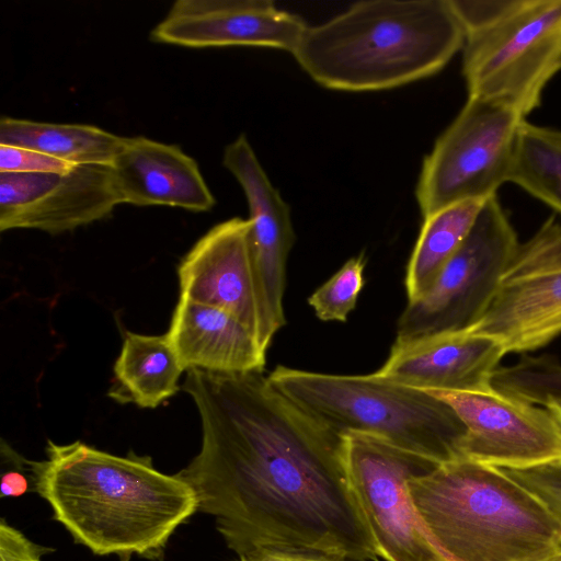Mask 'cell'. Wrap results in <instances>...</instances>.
I'll return each instance as SVG.
<instances>
[{
	"instance_id": "5",
	"label": "cell",
	"mask_w": 561,
	"mask_h": 561,
	"mask_svg": "<svg viewBox=\"0 0 561 561\" xmlns=\"http://www.w3.org/2000/svg\"><path fill=\"white\" fill-rule=\"evenodd\" d=\"M271 383L342 436L381 437L438 463L461 458L466 427L434 394L369 375H334L278 366Z\"/></svg>"
},
{
	"instance_id": "21",
	"label": "cell",
	"mask_w": 561,
	"mask_h": 561,
	"mask_svg": "<svg viewBox=\"0 0 561 561\" xmlns=\"http://www.w3.org/2000/svg\"><path fill=\"white\" fill-rule=\"evenodd\" d=\"M486 199L456 203L423 218L421 232L407 267L408 302L417 300L432 287L444 266L468 237Z\"/></svg>"
},
{
	"instance_id": "8",
	"label": "cell",
	"mask_w": 561,
	"mask_h": 561,
	"mask_svg": "<svg viewBox=\"0 0 561 561\" xmlns=\"http://www.w3.org/2000/svg\"><path fill=\"white\" fill-rule=\"evenodd\" d=\"M519 244L497 195L489 197L432 287L408 302L398 320L394 343L469 329L492 299Z\"/></svg>"
},
{
	"instance_id": "23",
	"label": "cell",
	"mask_w": 561,
	"mask_h": 561,
	"mask_svg": "<svg viewBox=\"0 0 561 561\" xmlns=\"http://www.w3.org/2000/svg\"><path fill=\"white\" fill-rule=\"evenodd\" d=\"M364 253L351 257L308 298V304L322 321L345 322L355 308L364 287Z\"/></svg>"
},
{
	"instance_id": "25",
	"label": "cell",
	"mask_w": 561,
	"mask_h": 561,
	"mask_svg": "<svg viewBox=\"0 0 561 561\" xmlns=\"http://www.w3.org/2000/svg\"><path fill=\"white\" fill-rule=\"evenodd\" d=\"M1 499L19 497L34 491L33 460L20 455L4 439L0 444Z\"/></svg>"
},
{
	"instance_id": "27",
	"label": "cell",
	"mask_w": 561,
	"mask_h": 561,
	"mask_svg": "<svg viewBox=\"0 0 561 561\" xmlns=\"http://www.w3.org/2000/svg\"><path fill=\"white\" fill-rule=\"evenodd\" d=\"M53 549L39 546L20 530L0 523V561H42V557Z\"/></svg>"
},
{
	"instance_id": "12",
	"label": "cell",
	"mask_w": 561,
	"mask_h": 561,
	"mask_svg": "<svg viewBox=\"0 0 561 561\" xmlns=\"http://www.w3.org/2000/svg\"><path fill=\"white\" fill-rule=\"evenodd\" d=\"M122 204L112 165L66 173H0V230L64 233L107 217Z\"/></svg>"
},
{
	"instance_id": "10",
	"label": "cell",
	"mask_w": 561,
	"mask_h": 561,
	"mask_svg": "<svg viewBox=\"0 0 561 561\" xmlns=\"http://www.w3.org/2000/svg\"><path fill=\"white\" fill-rule=\"evenodd\" d=\"M469 332L496 341L505 353L528 354L561 335V222L548 218L504 271Z\"/></svg>"
},
{
	"instance_id": "7",
	"label": "cell",
	"mask_w": 561,
	"mask_h": 561,
	"mask_svg": "<svg viewBox=\"0 0 561 561\" xmlns=\"http://www.w3.org/2000/svg\"><path fill=\"white\" fill-rule=\"evenodd\" d=\"M525 119L503 104L468 96L423 161L415 191L423 218L456 203L497 195L508 182Z\"/></svg>"
},
{
	"instance_id": "22",
	"label": "cell",
	"mask_w": 561,
	"mask_h": 561,
	"mask_svg": "<svg viewBox=\"0 0 561 561\" xmlns=\"http://www.w3.org/2000/svg\"><path fill=\"white\" fill-rule=\"evenodd\" d=\"M508 182L561 215V129L522 123Z\"/></svg>"
},
{
	"instance_id": "15",
	"label": "cell",
	"mask_w": 561,
	"mask_h": 561,
	"mask_svg": "<svg viewBox=\"0 0 561 561\" xmlns=\"http://www.w3.org/2000/svg\"><path fill=\"white\" fill-rule=\"evenodd\" d=\"M307 24L271 0H178L152 28L157 43L191 48H296Z\"/></svg>"
},
{
	"instance_id": "16",
	"label": "cell",
	"mask_w": 561,
	"mask_h": 561,
	"mask_svg": "<svg viewBox=\"0 0 561 561\" xmlns=\"http://www.w3.org/2000/svg\"><path fill=\"white\" fill-rule=\"evenodd\" d=\"M506 355L494 340L468 330L393 343L383 366L374 374L426 392H466L491 387Z\"/></svg>"
},
{
	"instance_id": "4",
	"label": "cell",
	"mask_w": 561,
	"mask_h": 561,
	"mask_svg": "<svg viewBox=\"0 0 561 561\" xmlns=\"http://www.w3.org/2000/svg\"><path fill=\"white\" fill-rule=\"evenodd\" d=\"M443 561H561V519L504 469L466 458L409 482Z\"/></svg>"
},
{
	"instance_id": "13",
	"label": "cell",
	"mask_w": 561,
	"mask_h": 561,
	"mask_svg": "<svg viewBox=\"0 0 561 561\" xmlns=\"http://www.w3.org/2000/svg\"><path fill=\"white\" fill-rule=\"evenodd\" d=\"M222 163L239 182L249 206L264 344L268 348L274 335L286 323V264L295 242L290 208L272 184L245 135L226 146Z\"/></svg>"
},
{
	"instance_id": "18",
	"label": "cell",
	"mask_w": 561,
	"mask_h": 561,
	"mask_svg": "<svg viewBox=\"0 0 561 561\" xmlns=\"http://www.w3.org/2000/svg\"><path fill=\"white\" fill-rule=\"evenodd\" d=\"M167 335L185 371L264 370L266 352L236 317L221 308L180 298Z\"/></svg>"
},
{
	"instance_id": "3",
	"label": "cell",
	"mask_w": 561,
	"mask_h": 561,
	"mask_svg": "<svg viewBox=\"0 0 561 561\" xmlns=\"http://www.w3.org/2000/svg\"><path fill=\"white\" fill-rule=\"evenodd\" d=\"M463 43L449 0H368L307 25L291 54L322 87L367 92L437 73Z\"/></svg>"
},
{
	"instance_id": "9",
	"label": "cell",
	"mask_w": 561,
	"mask_h": 561,
	"mask_svg": "<svg viewBox=\"0 0 561 561\" xmlns=\"http://www.w3.org/2000/svg\"><path fill=\"white\" fill-rule=\"evenodd\" d=\"M347 481L365 517L379 557L386 561H443L426 540L409 482L440 463L381 437L342 435Z\"/></svg>"
},
{
	"instance_id": "11",
	"label": "cell",
	"mask_w": 561,
	"mask_h": 561,
	"mask_svg": "<svg viewBox=\"0 0 561 561\" xmlns=\"http://www.w3.org/2000/svg\"><path fill=\"white\" fill-rule=\"evenodd\" d=\"M446 402L466 427L461 458L501 469L561 463V426L549 409L501 392H430Z\"/></svg>"
},
{
	"instance_id": "24",
	"label": "cell",
	"mask_w": 561,
	"mask_h": 561,
	"mask_svg": "<svg viewBox=\"0 0 561 561\" xmlns=\"http://www.w3.org/2000/svg\"><path fill=\"white\" fill-rule=\"evenodd\" d=\"M73 167L34 149L0 144V173H66Z\"/></svg>"
},
{
	"instance_id": "20",
	"label": "cell",
	"mask_w": 561,
	"mask_h": 561,
	"mask_svg": "<svg viewBox=\"0 0 561 561\" xmlns=\"http://www.w3.org/2000/svg\"><path fill=\"white\" fill-rule=\"evenodd\" d=\"M125 137L88 124H59L3 116L0 144L34 149L75 165H112Z\"/></svg>"
},
{
	"instance_id": "28",
	"label": "cell",
	"mask_w": 561,
	"mask_h": 561,
	"mask_svg": "<svg viewBox=\"0 0 561 561\" xmlns=\"http://www.w3.org/2000/svg\"><path fill=\"white\" fill-rule=\"evenodd\" d=\"M239 561H344L341 558L328 553L279 548L259 547L244 554L239 556Z\"/></svg>"
},
{
	"instance_id": "19",
	"label": "cell",
	"mask_w": 561,
	"mask_h": 561,
	"mask_svg": "<svg viewBox=\"0 0 561 561\" xmlns=\"http://www.w3.org/2000/svg\"><path fill=\"white\" fill-rule=\"evenodd\" d=\"M184 370L167 333L126 331L107 394L122 404L154 409L180 390Z\"/></svg>"
},
{
	"instance_id": "29",
	"label": "cell",
	"mask_w": 561,
	"mask_h": 561,
	"mask_svg": "<svg viewBox=\"0 0 561 561\" xmlns=\"http://www.w3.org/2000/svg\"><path fill=\"white\" fill-rule=\"evenodd\" d=\"M542 407H546L547 409L550 410V412L552 413V415L556 417V420L558 421V423L561 426V400L548 401Z\"/></svg>"
},
{
	"instance_id": "1",
	"label": "cell",
	"mask_w": 561,
	"mask_h": 561,
	"mask_svg": "<svg viewBox=\"0 0 561 561\" xmlns=\"http://www.w3.org/2000/svg\"><path fill=\"white\" fill-rule=\"evenodd\" d=\"M202 425L198 454L176 474L239 556L259 547L344 561L379 553L350 488L342 436L277 390L264 370H186Z\"/></svg>"
},
{
	"instance_id": "14",
	"label": "cell",
	"mask_w": 561,
	"mask_h": 561,
	"mask_svg": "<svg viewBox=\"0 0 561 561\" xmlns=\"http://www.w3.org/2000/svg\"><path fill=\"white\" fill-rule=\"evenodd\" d=\"M250 228L249 218L234 217L199 238L178 268L180 298L228 311L267 352Z\"/></svg>"
},
{
	"instance_id": "17",
	"label": "cell",
	"mask_w": 561,
	"mask_h": 561,
	"mask_svg": "<svg viewBox=\"0 0 561 561\" xmlns=\"http://www.w3.org/2000/svg\"><path fill=\"white\" fill-rule=\"evenodd\" d=\"M112 171L122 204L207 211L216 202L195 159L176 145L125 137Z\"/></svg>"
},
{
	"instance_id": "2",
	"label": "cell",
	"mask_w": 561,
	"mask_h": 561,
	"mask_svg": "<svg viewBox=\"0 0 561 561\" xmlns=\"http://www.w3.org/2000/svg\"><path fill=\"white\" fill-rule=\"evenodd\" d=\"M46 455L33 462L34 491L94 554L160 560L175 529L198 511L193 488L157 470L149 456H116L80 440H48Z\"/></svg>"
},
{
	"instance_id": "26",
	"label": "cell",
	"mask_w": 561,
	"mask_h": 561,
	"mask_svg": "<svg viewBox=\"0 0 561 561\" xmlns=\"http://www.w3.org/2000/svg\"><path fill=\"white\" fill-rule=\"evenodd\" d=\"M504 470L538 495L561 519V463L525 470Z\"/></svg>"
},
{
	"instance_id": "6",
	"label": "cell",
	"mask_w": 561,
	"mask_h": 561,
	"mask_svg": "<svg viewBox=\"0 0 561 561\" xmlns=\"http://www.w3.org/2000/svg\"><path fill=\"white\" fill-rule=\"evenodd\" d=\"M461 50L468 96L526 118L561 70V0H510L496 19L466 33Z\"/></svg>"
}]
</instances>
